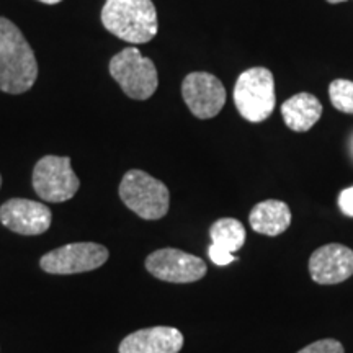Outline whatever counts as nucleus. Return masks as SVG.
I'll return each instance as SVG.
<instances>
[{"mask_svg":"<svg viewBox=\"0 0 353 353\" xmlns=\"http://www.w3.org/2000/svg\"><path fill=\"white\" fill-rule=\"evenodd\" d=\"M38 79V63L23 33L13 21L0 17V90L20 95Z\"/></svg>","mask_w":353,"mask_h":353,"instance_id":"f257e3e1","label":"nucleus"},{"mask_svg":"<svg viewBox=\"0 0 353 353\" xmlns=\"http://www.w3.org/2000/svg\"><path fill=\"white\" fill-rule=\"evenodd\" d=\"M101 23L117 38L131 44L149 43L159 32L152 0H107Z\"/></svg>","mask_w":353,"mask_h":353,"instance_id":"f03ea898","label":"nucleus"},{"mask_svg":"<svg viewBox=\"0 0 353 353\" xmlns=\"http://www.w3.org/2000/svg\"><path fill=\"white\" fill-rule=\"evenodd\" d=\"M234 103L244 120L262 123L276 105L275 81L267 68H250L237 77L234 85Z\"/></svg>","mask_w":353,"mask_h":353,"instance_id":"7ed1b4c3","label":"nucleus"},{"mask_svg":"<svg viewBox=\"0 0 353 353\" xmlns=\"http://www.w3.org/2000/svg\"><path fill=\"white\" fill-rule=\"evenodd\" d=\"M120 198L132 213L148 221L164 218L170 205L169 188L161 180L138 169L128 170L123 176Z\"/></svg>","mask_w":353,"mask_h":353,"instance_id":"20e7f679","label":"nucleus"},{"mask_svg":"<svg viewBox=\"0 0 353 353\" xmlns=\"http://www.w3.org/2000/svg\"><path fill=\"white\" fill-rule=\"evenodd\" d=\"M110 74L132 100H148L159 85L156 64L138 48H126L110 61Z\"/></svg>","mask_w":353,"mask_h":353,"instance_id":"39448f33","label":"nucleus"},{"mask_svg":"<svg viewBox=\"0 0 353 353\" xmlns=\"http://www.w3.org/2000/svg\"><path fill=\"white\" fill-rule=\"evenodd\" d=\"M81 182L70 167V157L44 156L33 170V188L44 201L63 203L77 193Z\"/></svg>","mask_w":353,"mask_h":353,"instance_id":"423d86ee","label":"nucleus"},{"mask_svg":"<svg viewBox=\"0 0 353 353\" xmlns=\"http://www.w3.org/2000/svg\"><path fill=\"white\" fill-rule=\"evenodd\" d=\"M108 260V249L95 242H74L44 254L39 265L52 275L92 272Z\"/></svg>","mask_w":353,"mask_h":353,"instance_id":"0eeeda50","label":"nucleus"},{"mask_svg":"<svg viewBox=\"0 0 353 353\" xmlns=\"http://www.w3.org/2000/svg\"><path fill=\"white\" fill-rule=\"evenodd\" d=\"M145 268L152 276L169 283H193L206 275V263L203 259L170 247L148 255Z\"/></svg>","mask_w":353,"mask_h":353,"instance_id":"6e6552de","label":"nucleus"},{"mask_svg":"<svg viewBox=\"0 0 353 353\" xmlns=\"http://www.w3.org/2000/svg\"><path fill=\"white\" fill-rule=\"evenodd\" d=\"M182 95L190 112L200 120H211L226 103V88L213 74L192 72L183 79Z\"/></svg>","mask_w":353,"mask_h":353,"instance_id":"1a4fd4ad","label":"nucleus"},{"mask_svg":"<svg viewBox=\"0 0 353 353\" xmlns=\"http://www.w3.org/2000/svg\"><path fill=\"white\" fill-rule=\"evenodd\" d=\"M52 213L43 203L13 198L0 206V223L21 236H39L51 226Z\"/></svg>","mask_w":353,"mask_h":353,"instance_id":"9d476101","label":"nucleus"},{"mask_svg":"<svg viewBox=\"0 0 353 353\" xmlns=\"http://www.w3.org/2000/svg\"><path fill=\"white\" fill-rule=\"evenodd\" d=\"M309 275L319 285H337L353 275V250L342 244H327L309 259Z\"/></svg>","mask_w":353,"mask_h":353,"instance_id":"9b49d317","label":"nucleus"},{"mask_svg":"<svg viewBox=\"0 0 353 353\" xmlns=\"http://www.w3.org/2000/svg\"><path fill=\"white\" fill-rule=\"evenodd\" d=\"M183 347V334L169 325L136 330L120 343V353H179Z\"/></svg>","mask_w":353,"mask_h":353,"instance_id":"f8f14e48","label":"nucleus"},{"mask_svg":"<svg viewBox=\"0 0 353 353\" xmlns=\"http://www.w3.org/2000/svg\"><path fill=\"white\" fill-rule=\"evenodd\" d=\"M322 103L307 92L293 95L281 105V117L291 131L306 132L321 120Z\"/></svg>","mask_w":353,"mask_h":353,"instance_id":"ddd939ff","label":"nucleus"},{"mask_svg":"<svg viewBox=\"0 0 353 353\" xmlns=\"http://www.w3.org/2000/svg\"><path fill=\"white\" fill-rule=\"evenodd\" d=\"M249 224L255 232L263 236H280L291 224L290 206L280 200H265L250 211Z\"/></svg>","mask_w":353,"mask_h":353,"instance_id":"4468645a","label":"nucleus"},{"mask_svg":"<svg viewBox=\"0 0 353 353\" xmlns=\"http://www.w3.org/2000/svg\"><path fill=\"white\" fill-rule=\"evenodd\" d=\"M211 244L228 250L237 252L245 242V228L241 221L234 218H221L210 229Z\"/></svg>","mask_w":353,"mask_h":353,"instance_id":"2eb2a0df","label":"nucleus"},{"mask_svg":"<svg viewBox=\"0 0 353 353\" xmlns=\"http://www.w3.org/2000/svg\"><path fill=\"white\" fill-rule=\"evenodd\" d=\"M329 97L334 108L339 112L353 114V82L347 79H337L329 85Z\"/></svg>","mask_w":353,"mask_h":353,"instance_id":"dca6fc26","label":"nucleus"},{"mask_svg":"<svg viewBox=\"0 0 353 353\" xmlns=\"http://www.w3.org/2000/svg\"><path fill=\"white\" fill-rule=\"evenodd\" d=\"M298 353H343V345L335 339H322V341L309 343Z\"/></svg>","mask_w":353,"mask_h":353,"instance_id":"f3484780","label":"nucleus"},{"mask_svg":"<svg viewBox=\"0 0 353 353\" xmlns=\"http://www.w3.org/2000/svg\"><path fill=\"white\" fill-rule=\"evenodd\" d=\"M208 255L211 259V262L214 265H218V267H224V265H229L234 262V254L228 252V250L221 249V247L211 244L208 247Z\"/></svg>","mask_w":353,"mask_h":353,"instance_id":"a211bd4d","label":"nucleus"},{"mask_svg":"<svg viewBox=\"0 0 353 353\" xmlns=\"http://www.w3.org/2000/svg\"><path fill=\"white\" fill-rule=\"evenodd\" d=\"M339 206H341L343 214L353 218V187L342 190L341 195H339Z\"/></svg>","mask_w":353,"mask_h":353,"instance_id":"6ab92c4d","label":"nucleus"},{"mask_svg":"<svg viewBox=\"0 0 353 353\" xmlns=\"http://www.w3.org/2000/svg\"><path fill=\"white\" fill-rule=\"evenodd\" d=\"M38 2H43V3H48V6H56V3L63 2V0H38Z\"/></svg>","mask_w":353,"mask_h":353,"instance_id":"aec40b11","label":"nucleus"},{"mask_svg":"<svg viewBox=\"0 0 353 353\" xmlns=\"http://www.w3.org/2000/svg\"><path fill=\"white\" fill-rule=\"evenodd\" d=\"M329 3H341V2H347V0H327Z\"/></svg>","mask_w":353,"mask_h":353,"instance_id":"412c9836","label":"nucleus"},{"mask_svg":"<svg viewBox=\"0 0 353 353\" xmlns=\"http://www.w3.org/2000/svg\"><path fill=\"white\" fill-rule=\"evenodd\" d=\"M0 187H2V175H0Z\"/></svg>","mask_w":353,"mask_h":353,"instance_id":"4be33fe9","label":"nucleus"}]
</instances>
